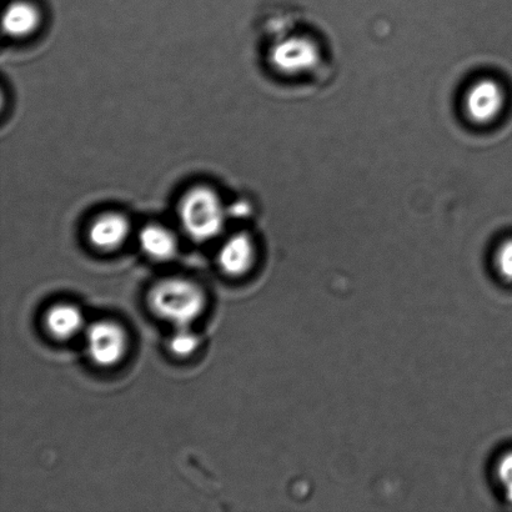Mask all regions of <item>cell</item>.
<instances>
[{
	"label": "cell",
	"instance_id": "obj_6",
	"mask_svg": "<svg viewBox=\"0 0 512 512\" xmlns=\"http://www.w3.org/2000/svg\"><path fill=\"white\" fill-rule=\"evenodd\" d=\"M129 234V223L123 215L108 213L99 217L89 230L90 242L102 250H112L122 245Z\"/></svg>",
	"mask_w": 512,
	"mask_h": 512
},
{
	"label": "cell",
	"instance_id": "obj_2",
	"mask_svg": "<svg viewBox=\"0 0 512 512\" xmlns=\"http://www.w3.org/2000/svg\"><path fill=\"white\" fill-rule=\"evenodd\" d=\"M179 214L185 232L198 242L217 237L224 227L222 200L209 188L190 190L180 204Z\"/></svg>",
	"mask_w": 512,
	"mask_h": 512
},
{
	"label": "cell",
	"instance_id": "obj_1",
	"mask_svg": "<svg viewBox=\"0 0 512 512\" xmlns=\"http://www.w3.org/2000/svg\"><path fill=\"white\" fill-rule=\"evenodd\" d=\"M205 300L202 290L192 281L167 279L155 285L149 305L155 314L185 328L202 314Z\"/></svg>",
	"mask_w": 512,
	"mask_h": 512
},
{
	"label": "cell",
	"instance_id": "obj_7",
	"mask_svg": "<svg viewBox=\"0 0 512 512\" xmlns=\"http://www.w3.org/2000/svg\"><path fill=\"white\" fill-rule=\"evenodd\" d=\"M40 24V13L34 4L18 0L9 5L3 17L4 33L13 38H25Z\"/></svg>",
	"mask_w": 512,
	"mask_h": 512
},
{
	"label": "cell",
	"instance_id": "obj_8",
	"mask_svg": "<svg viewBox=\"0 0 512 512\" xmlns=\"http://www.w3.org/2000/svg\"><path fill=\"white\" fill-rule=\"evenodd\" d=\"M254 260V247L247 235H235L224 244L219 254V264L230 275L244 274Z\"/></svg>",
	"mask_w": 512,
	"mask_h": 512
},
{
	"label": "cell",
	"instance_id": "obj_10",
	"mask_svg": "<svg viewBox=\"0 0 512 512\" xmlns=\"http://www.w3.org/2000/svg\"><path fill=\"white\" fill-rule=\"evenodd\" d=\"M139 240L144 252L154 259H170L177 250V240L174 235L159 225H149L144 228Z\"/></svg>",
	"mask_w": 512,
	"mask_h": 512
},
{
	"label": "cell",
	"instance_id": "obj_5",
	"mask_svg": "<svg viewBox=\"0 0 512 512\" xmlns=\"http://www.w3.org/2000/svg\"><path fill=\"white\" fill-rule=\"evenodd\" d=\"M504 107V92L494 80L484 79L471 87L466 94L465 108L473 122H493Z\"/></svg>",
	"mask_w": 512,
	"mask_h": 512
},
{
	"label": "cell",
	"instance_id": "obj_11",
	"mask_svg": "<svg viewBox=\"0 0 512 512\" xmlns=\"http://www.w3.org/2000/svg\"><path fill=\"white\" fill-rule=\"evenodd\" d=\"M198 346V339L187 330L179 331L170 341V349L174 354L179 356H187L193 353Z\"/></svg>",
	"mask_w": 512,
	"mask_h": 512
},
{
	"label": "cell",
	"instance_id": "obj_3",
	"mask_svg": "<svg viewBox=\"0 0 512 512\" xmlns=\"http://www.w3.org/2000/svg\"><path fill=\"white\" fill-rule=\"evenodd\" d=\"M319 58L316 44L304 37L281 40L270 53L274 67L279 72L290 75L308 72L318 64Z\"/></svg>",
	"mask_w": 512,
	"mask_h": 512
},
{
	"label": "cell",
	"instance_id": "obj_13",
	"mask_svg": "<svg viewBox=\"0 0 512 512\" xmlns=\"http://www.w3.org/2000/svg\"><path fill=\"white\" fill-rule=\"evenodd\" d=\"M499 474L512 499V454L506 455L501 461Z\"/></svg>",
	"mask_w": 512,
	"mask_h": 512
},
{
	"label": "cell",
	"instance_id": "obj_9",
	"mask_svg": "<svg viewBox=\"0 0 512 512\" xmlns=\"http://www.w3.org/2000/svg\"><path fill=\"white\" fill-rule=\"evenodd\" d=\"M48 329L55 338L69 339L82 329V311L73 305H57L50 309L45 319Z\"/></svg>",
	"mask_w": 512,
	"mask_h": 512
},
{
	"label": "cell",
	"instance_id": "obj_12",
	"mask_svg": "<svg viewBox=\"0 0 512 512\" xmlns=\"http://www.w3.org/2000/svg\"><path fill=\"white\" fill-rule=\"evenodd\" d=\"M496 265L501 276L512 281V239L506 240L499 248L496 254Z\"/></svg>",
	"mask_w": 512,
	"mask_h": 512
},
{
	"label": "cell",
	"instance_id": "obj_4",
	"mask_svg": "<svg viewBox=\"0 0 512 512\" xmlns=\"http://www.w3.org/2000/svg\"><path fill=\"white\" fill-rule=\"evenodd\" d=\"M90 358L100 366L117 364L127 349V336L119 325L98 321L90 326L87 334Z\"/></svg>",
	"mask_w": 512,
	"mask_h": 512
}]
</instances>
